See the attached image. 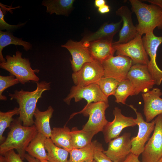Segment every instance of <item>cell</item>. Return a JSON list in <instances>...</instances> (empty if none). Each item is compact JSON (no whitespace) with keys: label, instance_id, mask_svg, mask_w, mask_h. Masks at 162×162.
<instances>
[{"label":"cell","instance_id":"obj_1","mask_svg":"<svg viewBox=\"0 0 162 162\" xmlns=\"http://www.w3.org/2000/svg\"><path fill=\"white\" fill-rule=\"evenodd\" d=\"M36 89L34 91H25L22 89L15 90L14 94L9 93L10 99H15L19 105L18 118L24 126L29 127L34 124V114L38 99L42 97L43 92L50 89V82L42 81L36 82Z\"/></svg>","mask_w":162,"mask_h":162},{"label":"cell","instance_id":"obj_2","mask_svg":"<svg viewBox=\"0 0 162 162\" xmlns=\"http://www.w3.org/2000/svg\"><path fill=\"white\" fill-rule=\"evenodd\" d=\"M22 123L18 118L14 119L7 137L0 146L1 155L15 149L22 160L25 159L26 149L38 131L34 124L27 127Z\"/></svg>","mask_w":162,"mask_h":162},{"label":"cell","instance_id":"obj_3","mask_svg":"<svg viewBox=\"0 0 162 162\" xmlns=\"http://www.w3.org/2000/svg\"><path fill=\"white\" fill-rule=\"evenodd\" d=\"M131 10L135 14L138 24L137 33L142 35L153 32L155 28L162 29V9L154 4H148L138 0H130Z\"/></svg>","mask_w":162,"mask_h":162},{"label":"cell","instance_id":"obj_4","mask_svg":"<svg viewBox=\"0 0 162 162\" xmlns=\"http://www.w3.org/2000/svg\"><path fill=\"white\" fill-rule=\"evenodd\" d=\"M22 53L19 51L12 56L7 55L6 62L0 63V67L14 76L22 84L30 81L38 82L39 78L36 75L40 70H33L28 58H22Z\"/></svg>","mask_w":162,"mask_h":162},{"label":"cell","instance_id":"obj_5","mask_svg":"<svg viewBox=\"0 0 162 162\" xmlns=\"http://www.w3.org/2000/svg\"><path fill=\"white\" fill-rule=\"evenodd\" d=\"M109 106L108 103L104 101L91 103L86 104L80 111L73 113L69 120L78 114H82L86 116H88V119L83 126L82 129L95 135L102 131L108 122L106 119L105 112Z\"/></svg>","mask_w":162,"mask_h":162},{"label":"cell","instance_id":"obj_6","mask_svg":"<svg viewBox=\"0 0 162 162\" xmlns=\"http://www.w3.org/2000/svg\"><path fill=\"white\" fill-rule=\"evenodd\" d=\"M117 55L128 57L135 64L147 65L149 60L144 46L142 35L138 34L129 41L125 43L113 44Z\"/></svg>","mask_w":162,"mask_h":162},{"label":"cell","instance_id":"obj_7","mask_svg":"<svg viewBox=\"0 0 162 162\" xmlns=\"http://www.w3.org/2000/svg\"><path fill=\"white\" fill-rule=\"evenodd\" d=\"M144 46L150 59L147 65L148 70L155 84L159 86L162 82V70L158 66L156 58L158 49L162 43V36H157L151 32L142 38Z\"/></svg>","mask_w":162,"mask_h":162},{"label":"cell","instance_id":"obj_8","mask_svg":"<svg viewBox=\"0 0 162 162\" xmlns=\"http://www.w3.org/2000/svg\"><path fill=\"white\" fill-rule=\"evenodd\" d=\"M154 120V132L142 153V162H157L162 157V114Z\"/></svg>","mask_w":162,"mask_h":162},{"label":"cell","instance_id":"obj_9","mask_svg":"<svg viewBox=\"0 0 162 162\" xmlns=\"http://www.w3.org/2000/svg\"><path fill=\"white\" fill-rule=\"evenodd\" d=\"M129 106L136 114V118L134 120L139 128L137 136L131 139V152L139 157L143 152L145 143L149 139L150 134L154 130L155 121L153 120L150 122L145 121L142 114L138 112L133 105H129Z\"/></svg>","mask_w":162,"mask_h":162},{"label":"cell","instance_id":"obj_10","mask_svg":"<svg viewBox=\"0 0 162 162\" xmlns=\"http://www.w3.org/2000/svg\"><path fill=\"white\" fill-rule=\"evenodd\" d=\"M127 79L134 87V95L140 92H147L155 84L146 65L135 64L132 65L127 74Z\"/></svg>","mask_w":162,"mask_h":162},{"label":"cell","instance_id":"obj_11","mask_svg":"<svg viewBox=\"0 0 162 162\" xmlns=\"http://www.w3.org/2000/svg\"><path fill=\"white\" fill-rule=\"evenodd\" d=\"M73 98H74L75 102L84 99L87 101V104L99 101L108 103V98L102 93L96 84L83 86L75 85L72 86L69 93L63 100L67 104L69 105Z\"/></svg>","mask_w":162,"mask_h":162},{"label":"cell","instance_id":"obj_12","mask_svg":"<svg viewBox=\"0 0 162 162\" xmlns=\"http://www.w3.org/2000/svg\"><path fill=\"white\" fill-rule=\"evenodd\" d=\"M102 64L94 60L85 63L78 71L73 72L72 78L75 86H86L96 84L104 76Z\"/></svg>","mask_w":162,"mask_h":162},{"label":"cell","instance_id":"obj_13","mask_svg":"<svg viewBox=\"0 0 162 162\" xmlns=\"http://www.w3.org/2000/svg\"><path fill=\"white\" fill-rule=\"evenodd\" d=\"M129 57L122 55L112 56L102 64L104 77L114 78L121 82L127 79V75L132 64Z\"/></svg>","mask_w":162,"mask_h":162},{"label":"cell","instance_id":"obj_14","mask_svg":"<svg viewBox=\"0 0 162 162\" xmlns=\"http://www.w3.org/2000/svg\"><path fill=\"white\" fill-rule=\"evenodd\" d=\"M113 114L114 119L111 122H108L102 131L106 143L118 137L124 128L133 127L136 125L133 117L124 116L122 113L121 109L118 107L114 108Z\"/></svg>","mask_w":162,"mask_h":162},{"label":"cell","instance_id":"obj_15","mask_svg":"<svg viewBox=\"0 0 162 162\" xmlns=\"http://www.w3.org/2000/svg\"><path fill=\"white\" fill-rule=\"evenodd\" d=\"M131 134L125 133L110 141L104 153L114 162H123L131 152Z\"/></svg>","mask_w":162,"mask_h":162},{"label":"cell","instance_id":"obj_16","mask_svg":"<svg viewBox=\"0 0 162 162\" xmlns=\"http://www.w3.org/2000/svg\"><path fill=\"white\" fill-rule=\"evenodd\" d=\"M62 47L66 48L72 57L70 60L73 72L79 70L85 63L93 61L87 48L81 41H74L69 40Z\"/></svg>","mask_w":162,"mask_h":162},{"label":"cell","instance_id":"obj_17","mask_svg":"<svg viewBox=\"0 0 162 162\" xmlns=\"http://www.w3.org/2000/svg\"><path fill=\"white\" fill-rule=\"evenodd\" d=\"M162 95L161 90L158 88L142 94L144 103L143 113L146 122H149L162 114V98L160 97Z\"/></svg>","mask_w":162,"mask_h":162},{"label":"cell","instance_id":"obj_18","mask_svg":"<svg viewBox=\"0 0 162 162\" xmlns=\"http://www.w3.org/2000/svg\"><path fill=\"white\" fill-rule=\"evenodd\" d=\"M116 14L122 18L123 25L119 34V39L113 44L127 43L133 39L137 33L136 26L133 22L132 12L126 6H122L116 12Z\"/></svg>","mask_w":162,"mask_h":162},{"label":"cell","instance_id":"obj_19","mask_svg":"<svg viewBox=\"0 0 162 162\" xmlns=\"http://www.w3.org/2000/svg\"><path fill=\"white\" fill-rule=\"evenodd\" d=\"M112 40H99L88 43L82 42L87 48L93 59L102 64L107 59L113 56L116 52Z\"/></svg>","mask_w":162,"mask_h":162},{"label":"cell","instance_id":"obj_20","mask_svg":"<svg viewBox=\"0 0 162 162\" xmlns=\"http://www.w3.org/2000/svg\"><path fill=\"white\" fill-rule=\"evenodd\" d=\"M122 21L116 23H104L96 32L85 36L81 41L88 43L99 40H112L115 35L120 30Z\"/></svg>","mask_w":162,"mask_h":162},{"label":"cell","instance_id":"obj_21","mask_svg":"<svg viewBox=\"0 0 162 162\" xmlns=\"http://www.w3.org/2000/svg\"><path fill=\"white\" fill-rule=\"evenodd\" d=\"M54 111L51 106L44 111H40L37 107L34 114L35 118L34 124L38 132L42 134L47 138H50L51 136L52 130L50 126V121Z\"/></svg>","mask_w":162,"mask_h":162},{"label":"cell","instance_id":"obj_22","mask_svg":"<svg viewBox=\"0 0 162 162\" xmlns=\"http://www.w3.org/2000/svg\"><path fill=\"white\" fill-rule=\"evenodd\" d=\"M47 138L38 132L26 149L28 154L40 161L48 160L45 142Z\"/></svg>","mask_w":162,"mask_h":162},{"label":"cell","instance_id":"obj_23","mask_svg":"<svg viewBox=\"0 0 162 162\" xmlns=\"http://www.w3.org/2000/svg\"><path fill=\"white\" fill-rule=\"evenodd\" d=\"M50 139L56 145L69 152L73 149L71 142V130L65 125L62 128H53Z\"/></svg>","mask_w":162,"mask_h":162},{"label":"cell","instance_id":"obj_24","mask_svg":"<svg viewBox=\"0 0 162 162\" xmlns=\"http://www.w3.org/2000/svg\"><path fill=\"white\" fill-rule=\"evenodd\" d=\"M74 0H44L42 4L46 7V12L50 14L68 16L71 12Z\"/></svg>","mask_w":162,"mask_h":162},{"label":"cell","instance_id":"obj_25","mask_svg":"<svg viewBox=\"0 0 162 162\" xmlns=\"http://www.w3.org/2000/svg\"><path fill=\"white\" fill-rule=\"evenodd\" d=\"M97 142L94 140L85 147L70 151L68 162H90L94 160V150Z\"/></svg>","mask_w":162,"mask_h":162},{"label":"cell","instance_id":"obj_26","mask_svg":"<svg viewBox=\"0 0 162 162\" xmlns=\"http://www.w3.org/2000/svg\"><path fill=\"white\" fill-rule=\"evenodd\" d=\"M11 44L22 46L25 50L27 51L31 49L32 44L29 43L14 36L10 32L0 31V61L1 62H6L2 54V50L6 46Z\"/></svg>","mask_w":162,"mask_h":162},{"label":"cell","instance_id":"obj_27","mask_svg":"<svg viewBox=\"0 0 162 162\" xmlns=\"http://www.w3.org/2000/svg\"><path fill=\"white\" fill-rule=\"evenodd\" d=\"M95 134L93 133L80 130L77 128H73L71 130V142L73 149L85 147L92 142V140Z\"/></svg>","mask_w":162,"mask_h":162},{"label":"cell","instance_id":"obj_28","mask_svg":"<svg viewBox=\"0 0 162 162\" xmlns=\"http://www.w3.org/2000/svg\"><path fill=\"white\" fill-rule=\"evenodd\" d=\"M45 148L49 162H68L69 152L56 145L50 138H46Z\"/></svg>","mask_w":162,"mask_h":162},{"label":"cell","instance_id":"obj_29","mask_svg":"<svg viewBox=\"0 0 162 162\" xmlns=\"http://www.w3.org/2000/svg\"><path fill=\"white\" fill-rule=\"evenodd\" d=\"M134 87L128 79L120 82L114 95L115 101L117 103L126 104V101L130 96L134 95Z\"/></svg>","mask_w":162,"mask_h":162},{"label":"cell","instance_id":"obj_30","mask_svg":"<svg viewBox=\"0 0 162 162\" xmlns=\"http://www.w3.org/2000/svg\"><path fill=\"white\" fill-rule=\"evenodd\" d=\"M20 114L19 108L15 107L13 110L7 112H0V142L2 143L5 140V137L3 134L5 130L10 127L14 121L13 117Z\"/></svg>","mask_w":162,"mask_h":162},{"label":"cell","instance_id":"obj_31","mask_svg":"<svg viewBox=\"0 0 162 162\" xmlns=\"http://www.w3.org/2000/svg\"><path fill=\"white\" fill-rule=\"evenodd\" d=\"M120 81L110 77H103L96 83L102 93L108 98L114 95Z\"/></svg>","mask_w":162,"mask_h":162},{"label":"cell","instance_id":"obj_32","mask_svg":"<svg viewBox=\"0 0 162 162\" xmlns=\"http://www.w3.org/2000/svg\"><path fill=\"white\" fill-rule=\"evenodd\" d=\"M18 80L12 75L9 76H0V100L6 101V97L2 94L3 92L9 87L19 83Z\"/></svg>","mask_w":162,"mask_h":162},{"label":"cell","instance_id":"obj_33","mask_svg":"<svg viewBox=\"0 0 162 162\" xmlns=\"http://www.w3.org/2000/svg\"><path fill=\"white\" fill-rule=\"evenodd\" d=\"M102 144L98 141L95 147L94 155L96 162H114L104 152Z\"/></svg>","mask_w":162,"mask_h":162},{"label":"cell","instance_id":"obj_34","mask_svg":"<svg viewBox=\"0 0 162 162\" xmlns=\"http://www.w3.org/2000/svg\"><path fill=\"white\" fill-rule=\"evenodd\" d=\"M1 155L3 162H23L20 155L16 153L14 149Z\"/></svg>","mask_w":162,"mask_h":162},{"label":"cell","instance_id":"obj_35","mask_svg":"<svg viewBox=\"0 0 162 162\" xmlns=\"http://www.w3.org/2000/svg\"><path fill=\"white\" fill-rule=\"evenodd\" d=\"M4 13L2 11V9L0 8V31L4 29L7 30H13L20 27L23 25L25 23H21L17 25H11L7 23L4 18Z\"/></svg>","mask_w":162,"mask_h":162},{"label":"cell","instance_id":"obj_36","mask_svg":"<svg viewBox=\"0 0 162 162\" xmlns=\"http://www.w3.org/2000/svg\"><path fill=\"white\" fill-rule=\"evenodd\" d=\"M138 157L130 153L123 162H142L139 160Z\"/></svg>","mask_w":162,"mask_h":162},{"label":"cell","instance_id":"obj_37","mask_svg":"<svg viewBox=\"0 0 162 162\" xmlns=\"http://www.w3.org/2000/svg\"><path fill=\"white\" fill-rule=\"evenodd\" d=\"M98 10L100 13L105 14L109 12L110 9L109 6L106 4L98 8Z\"/></svg>","mask_w":162,"mask_h":162},{"label":"cell","instance_id":"obj_38","mask_svg":"<svg viewBox=\"0 0 162 162\" xmlns=\"http://www.w3.org/2000/svg\"><path fill=\"white\" fill-rule=\"evenodd\" d=\"M143 1L147 2L152 4L158 6L162 9V0H148Z\"/></svg>","mask_w":162,"mask_h":162},{"label":"cell","instance_id":"obj_39","mask_svg":"<svg viewBox=\"0 0 162 162\" xmlns=\"http://www.w3.org/2000/svg\"><path fill=\"white\" fill-rule=\"evenodd\" d=\"M94 4L96 7L98 8L106 4V1L104 0H95Z\"/></svg>","mask_w":162,"mask_h":162},{"label":"cell","instance_id":"obj_40","mask_svg":"<svg viewBox=\"0 0 162 162\" xmlns=\"http://www.w3.org/2000/svg\"><path fill=\"white\" fill-rule=\"evenodd\" d=\"M25 158L28 162H38L37 160L36 159L31 156L28 154H26Z\"/></svg>","mask_w":162,"mask_h":162},{"label":"cell","instance_id":"obj_41","mask_svg":"<svg viewBox=\"0 0 162 162\" xmlns=\"http://www.w3.org/2000/svg\"><path fill=\"white\" fill-rule=\"evenodd\" d=\"M37 161H38V162H50L49 161L47 160L40 161V160H37Z\"/></svg>","mask_w":162,"mask_h":162},{"label":"cell","instance_id":"obj_42","mask_svg":"<svg viewBox=\"0 0 162 162\" xmlns=\"http://www.w3.org/2000/svg\"><path fill=\"white\" fill-rule=\"evenodd\" d=\"M0 162H3L2 156L1 155L0 156Z\"/></svg>","mask_w":162,"mask_h":162},{"label":"cell","instance_id":"obj_43","mask_svg":"<svg viewBox=\"0 0 162 162\" xmlns=\"http://www.w3.org/2000/svg\"><path fill=\"white\" fill-rule=\"evenodd\" d=\"M157 162H162V157Z\"/></svg>","mask_w":162,"mask_h":162},{"label":"cell","instance_id":"obj_44","mask_svg":"<svg viewBox=\"0 0 162 162\" xmlns=\"http://www.w3.org/2000/svg\"><path fill=\"white\" fill-rule=\"evenodd\" d=\"M95 162V161L94 160H93V161H91V162Z\"/></svg>","mask_w":162,"mask_h":162}]
</instances>
